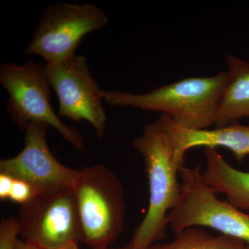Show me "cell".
Returning <instances> with one entry per match:
<instances>
[{
	"mask_svg": "<svg viewBox=\"0 0 249 249\" xmlns=\"http://www.w3.org/2000/svg\"><path fill=\"white\" fill-rule=\"evenodd\" d=\"M226 60L228 81L218 108L216 127L249 117V63L231 55Z\"/></svg>",
	"mask_w": 249,
	"mask_h": 249,
	"instance_id": "12",
	"label": "cell"
},
{
	"mask_svg": "<svg viewBox=\"0 0 249 249\" xmlns=\"http://www.w3.org/2000/svg\"><path fill=\"white\" fill-rule=\"evenodd\" d=\"M56 249H78V242L71 241Z\"/></svg>",
	"mask_w": 249,
	"mask_h": 249,
	"instance_id": "18",
	"label": "cell"
},
{
	"mask_svg": "<svg viewBox=\"0 0 249 249\" xmlns=\"http://www.w3.org/2000/svg\"><path fill=\"white\" fill-rule=\"evenodd\" d=\"M49 126L33 122L24 130V148L18 155L0 160V173L22 180L37 193L63 188H73L78 170L62 164L49 149Z\"/></svg>",
	"mask_w": 249,
	"mask_h": 249,
	"instance_id": "9",
	"label": "cell"
},
{
	"mask_svg": "<svg viewBox=\"0 0 249 249\" xmlns=\"http://www.w3.org/2000/svg\"><path fill=\"white\" fill-rule=\"evenodd\" d=\"M36 194V191L29 183L14 178L9 199L22 206L30 200Z\"/></svg>",
	"mask_w": 249,
	"mask_h": 249,
	"instance_id": "15",
	"label": "cell"
},
{
	"mask_svg": "<svg viewBox=\"0 0 249 249\" xmlns=\"http://www.w3.org/2000/svg\"><path fill=\"white\" fill-rule=\"evenodd\" d=\"M133 145L143 157L150 199L146 214L127 247L147 249L166 236L168 214L178 204L181 193L178 179L181 168L175 162L169 137L160 119L145 124Z\"/></svg>",
	"mask_w": 249,
	"mask_h": 249,
	"instance_id": "2",
	"label": "cell"
},
{
	"mask_svg": "<svg viewBox=\"0 0 249 249\" xmlns=\"http://www.w3.org/2000/svg\"><path fill=\"white\" fill-rule=\"evenodd\" d=\"M0 83L9 94L6 109L11 121L24 131L33 122L53 127L78 151L85 150V141L78 130L64 124L51 105L52 87L45 64L28 60L23 65H0Z\"/></svg>",
	"mask_w": 249,
	"mask_h": 249,
	"instance_id": "4",
	"label": "cell"
},
{
	"mask_svg": "<svg viewBox=\"0 0 249 249\" xmlns=\"http://www.w3.org/2000/svg\"><path fill=\"white\" fill-rule=\"evenodd\" d=\"M81 242L91 249H106L124 230L126 204L122 184L103 165L78 170L73 187Z\"/></svg>",
	"mask_w": 249,
	"mask_h": 249,
	"instance_id": "3",
	"label": "cell"
},
{
	"mask_svg": "<svg viewBox=\"0 0 249 249\" xmlns=\"http://www.w3.org/2000/svg\"><path fill=\"white\" fill-rule=\"evenodd\" d=\"M16 249H40L37 248V247H34V246L29 245L27 242H24L22 240H18L17 247Z\"/></svg>",
	"mask_w": 249,
	"mask_h": 249,
	"instance_id": "17",
	"label": "cell"
},
{
	"mask_svg": "<svg viewBox=\"0 0 249 249\" xmlns=\"http://www.w3.org/2000/svg\"><path fill=\"white\" fill-rule=\"evenodd\" d=\"M49 83L56 93L58 115L91 124L98 138L106 133L107 115L103 107L102 89L90 73L83 55L74 54L55 63H45Z\"/></svg>",
	"mask_w": 249,
	"mask_h": 249,
	"instance_id": "8",
	"label": "cell"
},
{
	"mask_svg": "<svg viewBox=\"0 0 249 249\" xmlns=\"http://www.w3.org/2000/svg\"><path fill=\"white\" fill-rule=\"evenodd\" d=\"M181 193L168 214L175 234L191 227H207L242 241L249 249V213L229 201L220 200L202 178L201 164L183 166L178 172Z\"/></svg>",
	"mask_w": 249,
	"mask_h": 249,
	"instance_id": "5",
	"label": "cell"
},
{
	"mask_svg": "<svg viewBox=\"0 0 249 249\" xmlns=\"http://www.w3.org/2000/svg\"><path fill=\"white\" fill-rule=\"evenodd\" d=\"M19 235L17 219L3 218L0 224V249H16Z\"/></svg>",
	"mask_w": 249,
	"mask_h": 249,
	"instance_id": "14",
	"label": "cell"
},
{
	"mask_svg": "<svg viewBox=\"0 0 249 249\" xmlns=\"http://www.w3.org/2000/svg\"><path fill=\"white\" fill-rule=\"evenodd\" d=\"M108 22L106 13L91 3L49 4L39 18L24 53L39 55L47 64L62 61L76 54L85 36L101 30Z\"/></svg>",
	"mask_w": 249,
	"mask_h": 249,
	"instance_id": "6",
	"label": "cell"
},
{
	"mask_svg": "<svg viewBox=\"0 0 249 249\" xmlns=\"http://www.w3.org/2000/svg\"><path fill=\"white\" fill-rule=\"evenodd\" d=\"M106 249H128V248H127V246H125V247H118V248H113V247H109V248Z\"/></svg>",
	"mask_w": 249,
	"mask_h": 249,
	"instance_id": "19",
	"label": "cell"
},
{
	"mask_svg": "<svg viewBox=\"0 0 249 249\" xmlns=\"http://www.w3.org/2000/svg\"><path fill=\"white\" fill-rule=\"evenodd\" d=\"M206 166L202 171L205 182L216 194L225 195L229 201L241 211H249V173L232 167L217 149L205 148Z\"/></svg>",
	"mask_w": 249,
	"mask_h": 249,
	"instance_id": "11",
	"label": "cell"
},
{
	"mask_svg": "<svg viewBox=\"0 0 249 249\" xmlns=\"http://www.w3.org/2000/svg\"><path fill=\"white\" fill-rule=\"evenodd\" d=\"M159 119L168 134L175 162L180 168L184 166L186 152L195 147H224L232 152L238 162L249 156V124L235 122L214 129L195 130L178 125L164 114Z\"/></svg>",
	"mask_w": 249,
	"mask_h": 249,
	"instance_id": "10",
	"label": "cell"
},
{
	"mask_svg": "<svg viewBox=\"0 0 249 249\" xmlns=\"http://www.w3.org/2000/svg\"><path fill=\"white\" fill-rule=\"evenodd\" d=\"M167 243L157 242L147 249H248L242 241L219 234L212 235L202 227H191L175 234Z\"/></svg>",
	"mask_w": 249,
	"mask_h": 249,
	"instance_id": "13",
	"label": "cell"
},
{
	"mask_svg": "<svg viewBox=\"0 0 249 249\" xmlns=\"http://www.w3.org/2000/svg\"><path fill=\"white\" fill-rule=\"evenodd\" d=\"M227 81V71H224L184 78L144 93L102 90V96L109 106L158 111L181 127L198 130L215 124Z\"/></svg>",
	"mask_w": 249,
	"mask_h": 249,
	"instance_id": "1",
	"label": "cell"
},
{
	"mask_svg": "<svg viewBox=\"0 0 249 249\" xmlns=\"http://www.w3.org/2000/svg\"><path fill=\"white\" fill-rule=\"evenodd\" d=\"M19 235L40 249H56L71 241L81 242L73 189L37 193L18 211Z\"/></svg>",
	"mask_w": 249,
	"mask_h": 249,
	"instance_id": "7",
	"label": "cell"
},
{
	"mask_svg": "<svg viewBox=\"0 0 249 249\" xmlns=\"http://www.w3.org/2000/svg\"><path fill=\"white\" fill-rule=\"evenodd\" d=\"M14 183V178L0 173V199L1 200L9 199L10 191Z\"/></svg>",
	"mask_w": 249,
	"mask_h": 249,
	"instance_id": "16",
	"label": "cell"
}]
</instances>
